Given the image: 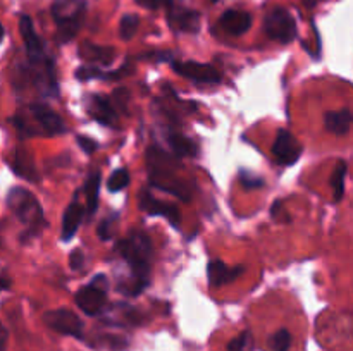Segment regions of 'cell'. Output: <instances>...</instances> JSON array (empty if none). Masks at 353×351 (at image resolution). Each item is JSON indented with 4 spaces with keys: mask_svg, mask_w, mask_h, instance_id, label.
<instances>
[{
    "mask_svg": "<svg viewBox=\"0 0 353 351\" xmlns=\"http://www.w3.org/2000/svg\"><path fill=\"white\" fill-rule=\"evenodd\" d=\"M121 258L130 267L131 277L117 284V291L126 296H138L148 286L150 279L152 244L145 233H131L117 244Z\"/></svg>",
    "mask_w": 353,
    "mask_h": 351,
    "instance_id": "6da1fadb",
    "label": "cell"
},
{
    "mask_svg": "<svg viewBox=\"0 0 353 351\" xmlns=\"http://www.w3.org/2000/svg\"><path fill=\"white\" fill-rule=\"evenodd\" d=\"M19 31L21 36H23L24 47H26L28 58L31 62V67L37 69L38 78H45V86L47 89H52V92H57V83H55L54 76V65H52V61L45 54L43 43H41L40 36L37 34L33 28V21L28 16H23L19 21Z\"/></svg>",
    "mask_w": 353,
    "mask_h": 351,
    "instance_id": "7a4b0ae2",
    "label": "cell"
},
{
    "mask_svg": "<svg viewBox=\"0 0 353 351\" xmlns=\"http://www.w3.org/2000/svg\"><path fill=\"white\" fill-rule=\"evenodd\" d=\"M7 205L16 213L17 219L28 226L30 233H38L45 226L43 210L40 202L34 198V195L28 189L12 188L7 195Z\"/></svg>",
    "mask_w": 353,
    "mask_h": 351,
    "instance_id": "3957f363",
    "label": "cell"
},
{
    "mask_svg": "<svg viewBox=\"0 0 353 351\" xmlns=\"http://www.w3.org/2000/svg\"><path fill=\"white\" fill-rule=\"evenodd\" d=\"M52 16L57 24V36L61 41H71L79 31L85 17L83 0H55Z\"/></svg>",
    "mask_w": 353,
    "mask_h": 351,
    "instance_id": "277c9868",
    "label": "cell"
},
{
    "mask_svg": "<svg viewBox=\"0 0 353 351\" xmlns=\"http://www.w3.org/2000/svg\"><path fill=\"white\" fill-rule=\"evenodd\" d=\"M148 172H150L152 186H157V188L164 189V191L176 195L183 202H188V184L172 169H165L161 162H155L154 158L148 157Z\"/></svg>",
    "mask_w": 353,
    "mask_h": 351,
    "instance_id": "5b68a950",
    "label": "cell"
},
{
    "mask_svg": "<svg viewBox=\"0 0 353 351\" xmlns=\"http://www.w3.org/2000/svg\"><path fill=\"white\" fill-rule=\"evenodd\" d=\"M107 303V279L103 275H97L92 282L83 286L76 292V305L86 315H99Z\"/></svg>",
    "mask_w": 353,
    "mask_h": 351,
    "instance_id": "8992f818",
    "label": "cell"
},
{
    "mask_svg": "<svg viewBox=\"0 0 353 351\" xmlns=\"http://www.w3.org/2000/svg\"><path fill=\"white\" fill-rule=\"evenodd\" d=\"M265 33L279 43H292L296 38V24L292 14L285 9H274L265 16Z\"/></svg>",
    "mask_w": 353,
    "mask_h": 351,
    "instance_id": "52a82bcc",
    "label": "cell"
},
{
    "mask_svg": "<svg viewBox=\"0 0 353 351\" xmlns=\"http://www.w3.org/2000/svg\"><path fill=\"white\" fill-rule=\"evenodd\" d=\"M43 320L50 329L55 330V332H61L64 334V336H74V337L83 336L81 319H79L74 312H71V310H65V308L50 310V312L45 313Z\"/></svg>",
    "mask_w": 353,
    "mask_h": 351,
    "instance_id": "ba28073f",
    "label": "cell"
},
{
    "mask_svg": "<svg viewBox=\"0 0 353 351\" xmlns=\"http://www.w3.org/2000/svg\"><path fill=\"white\" fill-rule=\"evenodd\" d=\"M272 155L281 165H293L302 155V147L290 131L279 129L272 145Z\"/></svg>",
    "mask_w": 353,
    "mask_h": 351,
    "instance_id": "9c48e42d",
    "label": "cell"
},
{
    "mask_svg": "<svg viewBox=\"0 0 353 351\" xmlns=\"http://www.w3.org/2000/svg\"><path fill=\"white\" fill-rule=\"evenodd\" d=\"M30 112L33 116L34 123V134L41 133L45 136H55L64 131V123L61 117L54 112L52 109L45 105H31Z\"/></svg>",
    "mask_w": 353,
    "mask_h": 351,
    "instance_id": "30bf717a",
    "label": "cell"
},
{
    "mask_svg": "<svg viewBox=\"0 0 353 351\" xmlns=\"http://www.w3.org/2000/svg\"><path fill=\"white\" fill-rule=\"evenodd\" d=\"M172 69L178 72L179 76L183 78L193 79V81L199 83H219L221 81V74L217 72L216 67H212L210 64H200V62H172Z\"/></svg>",
    "mask_w": 353,
    "mask_h": 351,
    "instance_id": "8fae6325",
    "label": "cell"
},
{
    "mask_svg": "<svg viewBox=\"0 0 353 351\" xmlns=\"http://www.w3.org/2000/svg\"><path fill=\"white\" fill-rule=\"evenodd\" d=\"M140 206L148 213V215H161L165 217L172 226L179 227V210L178 206L171 205V203L161 202V200L154 198L148 189H143L140 195Z\"/></svg>",
    "mask_w": 353,
    "mask_h": 351,
    "instance_id": "7c38bea8",
    "label": "cell"
},
{
    "mask_svg": "<svg viewBox=\"0 0 353 351\" xmlns=\"http://www.w3.org/2000/svg\"><path fill=\"white\" fill-rule=\"evenodd\" d=\"M241 272H243V267H241V265L231 268L228 267L224 262L212 260L209 264V267H207V277H209V284L212 286V288H219V286L234 281Z\"/></svg>",
    "mask_w": 353,
    "mask_h": 351,
    "instance_id": "4fadbf2b",
    "label": "cell"
},
{
    "mask_svg": "<svg viewBox=\"0 0 353 351\" xmlns=\"http://www.w3.org/2000/svg\"><path fill=\"white\" fill-rule=\"evenodd\" d=\"M221 26L230 34L240 36V34L247 33L250 30L252 17L250 14L243 12V10H226L221 17Z\"/></svg>",
    "mask_w": 353,
    "mask_h": 351,
    "instance_id": "5bb4252c",
    "label": "cell"
},
{
    "mask_svg": "<svg viewBox=\"0 0 353 351\" xmlns=\"http://www.w3.org/2000/svg\"><path fill=\"white\" fill-rule=\"evenodd\" d=\"M324 126L330 133L336 134V136H345L350 133L352 127V112L350 109L341 110H331L324 116Z\"/></svg>",
    "mask_w": 353,
    "mask_h": 351,
    "instance_id": "9a60e30c",
    "label": "cell"
},
{
    "mask_svg": "<svg viewBox=\"0 0 353 351\" xmlns=\"http://www.w3.org/2000/svg\"><path fill=\"white\" fill-rule=\"evenodd\" d=\"M83 206L79 205L76 200H72L69 203V206L64 212V219H62V240L69 241L74 237V234L78 233V227L83 220Z\"/></svg>",
    "mask_w": 353,
    "mask_h": 351,
    "instance_id": "2e32d148",
    "label": "cell"
},
{
    "mask_svg": "<svg viewBox=\"0 0 353 351\" xmlns=\"http://www.w3.org/2000/svg\"><path fill=\"white\" fill-rule=\"evenodd\" d=\"M169 19H171L172 28H178L181 31H190L195 33L200 28V14L195 10L188 9H171L169 12Z\"/></svg>",
    "mask_w": 353,
    "mask_h": 351,
    "instance_id": "e0dca14e",
    "label": "cell"
},
{
    "mask_svg": "<svg viewBox=\"0 0 353 351\" xmlns=\"http://www.w3.org/2000/svg\"><path fill=\"white\" fill-rule=\"evenodd\" d=\"M88 112L92 114L93 119L102 124H112L116 120V110H114V107L105 98H102L99 95H93L90 98Z\"/></svg>",
    "mask_w": 353,
    "mask_h": 351,
    "instance_id": "ac0fdd59",
    "label": "cell"
},
{
    "mask_svg": "<svg viewBox=\"0 0 353 351\" xmlns=\"http://www.w3.org/2000/svg\"><path fill=\"white\" fill-rule=\"evenodd\" d=\"M79 55L88 62H102V64H110L114 61V57H116L112 48L99 47V45L92 43L83 45L81 50H79Z\"/></svg>",
    "mask_w": 353,
    "mask_h": 351,
    "instance_id": "d6986e66",
    "label": "cell"
},
{
    "mask_svg": "<svg viewBox=\"0 0 353 351\" xmlns=\"http://www.w3.org/2000/svg\"><path fill=\"white\" fill-rule=\"evenodd\" d=\"M169 147L174 151L178 157H195L196 155V147L192 140H188L186 136L179 133H171L169 134Z\"/></svg>",
    "mask_w": 353,
    "mask_h": 351,
    "instance_id": "ffe728a7",
    "label": "cell"
},
{
    "mask_svg": "<svg viewBox=\"0 0 353 351\" xmlns=\"http://www.w3.org/2000/svg\"><path fill=\"white\" fill-rule=\"evenodd\" d=\"M99 189H100V174L95 172L88 178L85 186L86 193V210L88 215H93L97 212V205H99Z\"/></svg>",
    "mask_w": 353,
    "mask_h": 351,
    "instance_id": "44dd1931",
    "label": "cell"
},
{
    "mask_svg": "<svg viewBox=\"0 0 353 351\" xmlns=\"http://www.w3.org/2000/svg\"><path fill=\"white\" fill-rule=\"evenodd\" d=\"M347 164L343 160L338 162L336 169L333 172V178H331V186H333V193H334V202H340L343 198L345 193V178H347Z\"/></svg>",
    "mask_w": 353,
    "mask_h": 351,
    "instance_id": "7402d4cb",
    "label": "cell"
},
{
    "mask_svg": "<svg viewBox=\"0 0 353 351\" xmlns=\"http://www.w3.org/2000/svg\"><path fill=\"white\" fill-rule=\"evenodd\" d=\"M126 72V69H123V71H116V72H102L99 71V69H95L92 65H83L81 69H78L76 71V78L81 79V81H88V79H93V78H100V79H112V78H121V76Z\"/></svg>",
    "mask_w": 353,
    "mask_h": 351,
    "instance_id": "603a6c76",
    "label": "cell"
},
{
    "mask_svg": "<svg viewBox=\"0 0 353 351\" xmlns=\"http://www.w3.org/2000/svg\"><path fill=\"white\" fill-rule=\"evenodd\" d=\"M292 346V336L286 329L276 330L269 339V348L271 351H288Z\"/></svg>",
    "mask_w": 353,
    "mask_h": 351,
    "instance_id": "cb8c5ba5",
    "label": "cell"
},
{
    "mask_svg": "<svg viewBox=\"0 0 353 351\" xmlns=\"http://www.w3.org/2000/svg\"><path fill=\"white\" fill-rule=\"evenodd\" d=\"M130 184V172L126 169H117V171L112 172V176L107 181V188H109L110 193H117L121 189H124Z\"/></svg>",
    "mask_w": 353,
    "mask_h": 351,
    "instance_id": "d4e9b609",
    "label": "cell"
},
{
    "mask_svg": "<svg viewBox=\"0 0 353 351\" xmlns=\"http://www.w3.org/2000/svg\"><path fill=\"white\" fill-rule=\"evenodd\" d=\"M137 30L138 16H134V14H126V16H123V19H121L119 23V36L123 38L124 41H128L134 36Z\"/></svg>",
    "mask_w": 353,
    "mask_h": 351,
    "instance_id": "484cf974",
    "label": "cell"
},
{
    "mask_svg": "<svg viewBox=\"0 0 353 351\" xmlns=\"http://www.w3.org/2000/svg\"><path fill=\"white\" fill-rule=\"evenodd\" d=\"M228 351H254V337L248 330L241 332L228 344Z\"/></svg>",
    "mask_w": 353,
    "mask_h": 351,
    "instance_id": "4316f807",
    "label": "cell"
},
{
    "mask_svg": "<svg viewBox=\"0 0 353 351\" xmlns=\"http://www.w3.org/2000/svg\"><path fill=\"white\" fill-rule=\"evenodd\" d=\"M241 182H243L245 188H248V189L261 188V186L264 184V181H262V179L259 178V176L250 174V172H247V171L241 172Z\"/></svg>",
    "mask_w": 353,
    "mask_h": 351,
    "instance_id": "83f0119b",
    "label": "cell"
},
{
    "mask_svg": "<svg viewBox=\"0 0 353 351\" xmlns=\"http://www.w3.org/2000/svg\"><path fill=\"white\" fill-rule=\"evenodd\" d=\"M116 222V217H110V219H105L102 224L99 226V236L100 240L107 241L112 237V224Z\"/></svg>",
    "mask_w": 353,
    "mask_h": 351,
    "instance_id": "f1b7e54d",
    "label": "cell"
},
{
    "mask_svg": "<svg viewBox=\"0 0 353 351\" xmlns=\"http://www.w3.org/2000/svg\"><path fill=\"white\" fill-rule=\"evenodd\" d=\"M76 141H78L79 148H81V150L85 151V153L92 155L93 151L97 150V141H93L92 138H88V136H78V138H76Z\"/></svg>",
    "mask_w": 353,
    "mask_h": 351,
    "instance_id": "f546056e",
    "label": "cell"
},
{
    "mask_svg": "<svg viewBox=\"0 0 353 351\" xmlns=\"http://www.w3.org/2000/svg\"><path fill=\"white\" fill-rule=\"evenodd\" d=\"M81 264H83V255H81V251H72L71 253V267L72 268H78V267H81Z\"/></svg>",
    "mask_w": 353,
    "mask_h": 351,
    "instance_id": "4dcf8cb0",
    "label": "cell"
},
{
    "mask_svg": "<svg viewBox=\"0 0 353 351\" xmlns=\"http://www.w3.org/2000/svg\"><path fill=\"white\" fill-rule=\"evenodd\" d=\"M141 7H147V9H159L162 3V0H137Z\"/></svg>",
    "mask_w": 353,
    "mask_h": 351,
    "instance_id": "1f68e13d",
    "label": "cell"
},
{
    "mask_svg": "<svg viewBox=\"0 0 353 351\" xmlns=\"http://www.w3.org/2000/svg\"><path fill=\"white\" fill-rule=\"evenodd\" d=\"M7 337H9V334H7V329L2 326V323H0V351H6Z\"/></svg>",
    "mask_w": 353,
    "mask_h": 351,
    "instance_id": "d6a6232c",
    "label": "cell"
},
{
    "mask_svg": "<svg viewBox=\"0 0 353 351\" xmlns=\"http://www.w3.org/2000/svg\"><path fill=\"white\" fill-rule=\"evenodd\" d=\"M7 288H9V281L7 279H0V291H3Z\"/></svg>",
    "mask_w": 353,
    "mask_h": 351,
    "instance_id": "836d02e7",
    "label": "cell"
},
{
    "mask_svg": "<svg viewBox=\"0 0 353 351\" xmlns=\"http://www.w3.org/2000/svg\"><path fill=\"white\" fill-rule=\"evenodd\" d=\"M305 2H307V6H316L317 0H305Z\"/></svg>",
    "mask_w": 353,
    "mask_h": 351,
    "instance_id": "e575fe53",
    "label": "cell"
},
{
    "mask_svg": "<svg viewBox=\"0 0 353 351\" xmlns=\"http://www.w3.org/2000/svg\"><path fill=\"white\" fill-rule=\"evenodd\" d=\"M3 36V28H2V24H0V38Z\"/></svg>",
    "mask_w": 353,
    "mask_h": 351,
    "instance_id": "d590c367",
    "label": "cell"
}]
</instances>
